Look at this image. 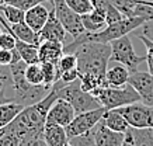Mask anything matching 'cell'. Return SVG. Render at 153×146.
Here are the masks:
<instances>
[{
  "mask_svg": "<svg viewBox=\"0 0 153 146\" xmlns=\"http://www.w3.org/2000/svg\"><path fill=\"white\" fill-rule=\"evenodd\" d=\"M58 99L59 97L56 94V91L52 89L45 99H42L35 104L24 107V110L16 117L13 122L4 128H0V133L11 132L19 135L20 138L27 136V135H35V133H44V127L47 124L49 108Z\"/></svg>",
  "mask_w": 153,
  "mask_h": 146,
  "instance_id": "1",
  "label": "cell"
},
{
  "mask_svg": "<svg viewBox=\"0 0 153 146\" xmlns=\"http://www.w3.org/2000/svg\"><path fill=\"white\" fill-rule=\"evenodd\" d=\"M148 19L145 17H124L122 20L117 21L114 24L107 25L105 28H102L98 33H88L84 31L83 34H80L79 37L73 38V41L63 47V52L65 53H73L76 49L84 44L88 42H100V44H110L114 39L128 35L129 33L138 30L143 23H146Z\"/></svg>",
  "mask_w": 153,
  "mask_h": 146,
  "instance_id": "2",
  "label": "cell"
},
{
  "mask_svg": "<svg viewBox=\"0 0 153 146\" xmlns=\"http://www.w3.org/2000/svg\"><path fill=\"white\" fill-rule=\"evenodd\" d=\"M77 56V69L80 75L93 73L105 79L107 65L111 58V45L100 42H88L73 52Z\"/></svg>",
  "mask_w": 153,
  "mask_h": 146,
  "instance_id": "3",
  "label": "cell"
},
{
  "mask_svg": "<svg viewBox=\"0 0 153 146\" xmlns=\"http://www.w3.org/2000/svg\"><path fill=\"white\" fill-rule=\"evenodd\" d=\"M25 69H27V63L23 59L10 65V72H11L14 87V103L23 104L24 107L41 101L52 90V87L45 84H31L25 79Z\"/></svg>",
  "mask_w": 153,
  "mask_h": 146,
  "instance_id": "4",
  "label": "cell"
},
{
  "mask_svg": "<svg viewBox=\"0 0 153 146\" xmlns=\"http://www.w3.org/2000/svg\"><path fill=\"white\" fill-rule=\"evenodd\" d=\"M52 89L56 91L59 99L66 100L73 105L76 114L87 113V111H93V110L102 107L97 97H94L91 93L84 91L82 89L80 79L73 82V83H69V84H65L62 82H56L55 84L52 86Z\"/></svg>",
  "mask_w": 153,
  "mask_h": 146,
  "instance_id": "5",
  "label": "cell"
},
{
  "mask_svg": "<svg viewBox=\"0 0 153 146\" xmlns=\"http://www.w3.org/2000/svg\"><path fill=\"white\" fill-rule=\"evenodd\" d=\"M91 94L97 97L100 104L105 110H115L140 101V96L129 83L121 87H110V86L97 87L91 91Z\"/></svg>",
  "mask_w": 153,
  "mask_h": 146,
  "instance_id": "6",
  "label": "cell"
},
{
  "mask_svg": "<svg viewBox=\"0 0 153 146\" xmlns=\"http://www.w3.org/2000/svg\"><path fill=\"white\" fill-rule=\"evenodd\" d=\"M110 45H111V58H110V61L124 65L131 73L138 72L139 65L146 61V55L145 56L136 55L134 45L131 42L129 35H124V37L118 38V39H114L112 42H110Z\"/></svg>",
  "mask_w": 153,
  "mask_h": 146,
  "instance_id": "7",
  "label": "cell"
},
{
  "mask_svg": "<svg viewBox=\"0 0 153 146\" xmlns=\"http://www.w3.org/2000/svg\"><path fill=\"white\" fill-rule=\"evenodd\" d=\"M117 110L126 119L131 128H136V129L153 128V107L150 105L138 101V103L120 107Z\"/></svg>",
  "mask_w": 153,
  "mask_h": 146,
  "instance_id": "8",
  "label": "cell"
},
{
  "mask_svg": "<svg viewBox=\"0 0 153 146\" xmlns=\"http://www.w3.org/2000/svg\"><path fill=\"white\" fill-rule=\"evenodd\" d=\"M52 4H53V9H55L56 17L59 19L60 24L63 25V28L66 30L68 34H70L73 38H76L86 31L83 21H82V16L74 13L73 10L68 6L66 0H52Z\"/></svg>",
  "mask_w": 153,
  "mask_h": 146,
  "instance_id": "9",
  "label": "cell"
},
{
  "mask_svg": "<svg viewBox=\"0 0 153 146\" xmlns=\"http://www.w3.org/2000/svg\"><path fill=\"white\" fill-rule=\"evenodd\" d=\"M105 111L107 110L104 108V107H101V108L93 110V111L76 114V117L73 118V121L65 128L69 139L73 136L83 135L86 132H90L102 119V115H104Z\"/></svg>",
  "mask_w": 153,
  "mask_h": 146,
  "instance_id": "10",
  "label": "cell"
},
{
  "mask_svg": "<svg viewBox=\"0 0 153 146\" xmlns=\"http://www.w3.org/2000/svg\"><path fill=\"white\" fill-rule=\"evenodd\" d=\"M128 83L138 91L142 103L153 107V76L149 72L138 70L131 73Z\"/></svg>",
  "mask_w": 153,
  "mask_h": 146,
  "instance_id": "11",
  "label": "cell"
},
{
  "mask_svg": "<svg viewBox=\"0 0 153 146\" xmlns=\"http://www.w3.org/2000/svg\"><path fill=\"white\" fill-rule=\"evenodd\" d=\"M74 117H76V113H74L73 105L63 99H58L49 108L47 122H53L66 128L73 121Z\"/></svg>",
  "mask_w": 153,
  "mask_h": 146,
  "instance_id": "12",
  "label": "cell"
},
{
  "mask_svg": "<svg viewBox=\"0 0 153 146\" xmlns=\"http://www.w3.org/2000/svg\"><path fill=\"white\" fill-rule=\"evenodd\" d=\"M66 30L63 28V25L60 24L59 19L56 17L55 9L52 7L49 10V16L45 25L42 27V30L38 33L39 35V41H55V42H65L66 38Z\"/></svg>",
  "mask_w": 153,
  "mask_h": 146,
  "instance_id": "13",
  "label": "cell"
},
{
  "mask_svg": "<svg viewBox=\"0 0 153 146\" xmlns=\"http://www.w3.org/2000/svg\"><path fill=\"white\" fill-rule=\"evenodd\" d=\"M91 132H93L94 141H96L97 146H121L122 141H124V135H125L121 132L111 131L110 128H107L104 125L102 121H100L91 129Z\"/></svg>",
  "mask_w": 153,
  "mask_h": 146,
  "instance_id": "14",
  "label": "cell"
},
{
  "mask_svg": "<svg viewBox=\"0 0 153 146\" xmlns=\"http://www.w3.org/2000/svg\"><path fill=\"white\" fill-rule=\"evenodd\" d=\"M63 47L62 42L55 41H42L38 45V59L39 63L51 62V63H59L60 58L63 56Z\"/></svg>",
  "mask_w": 153,
  "mask_h": 146,
  "instance_id": "15",
  "label": "cell"
},
{
  "mask_svg": "<svg viewBox=\"0 0 153 146\" xmlns=\"http://www.w3.org/2000/svg\"><path fill=\"white\" fill-rule=\"evenodd\" d=\"M48 16H49V10L42 4H37L31 7L30 10L25 11V19H24V23L27 24L30 28L35 31V33H39L42 30V27L45 25L48 20Z\"/></svg>",
  "mask_w": 153,
  "mask_h": 146,
  "instance_id": "16",
  "label": "cell"
},
{
  "mask_svg": "<svg viewBox=\"0 0 153 146\" xmlns=\"http://www.w3.org/2000/svg\"><path fill=\"white\" fill-rule=\"evenodd\" d=\"M44 139L48 146H65L69 141L65 127H60L58 124L47 122L44 127Z\"/></svg>",
  "mask_w": 153,
  "mask_h": 146,
  "instance_id": "17",
  "label": "cell"
},
{
  "mask_svg": "<svg viewBox=\"0 0 153 146\" xmlns=\"http://www.w3.org/2000/svg\"><path fill=\"white\" fill-rule=\"evenodd\" d=\"M84 30L88 33H98L107 27V16L102 9L94 7V10L88 14L82 16Z\"/></svg>",
  "mask_w": 153,
  "mask_h": 146,
  "instance_id": "18",
  "label": "cell"
},
{
  "mask_svg": "<svg viewBox=\"0 0 153 146\" xmlns=\"http://www.w3.org/2000/svg\"><path fill=\"white\" fill-rule=\"evenodd\" d=\"M14 103V87L10 66H0V103Z\"/></svg>",
  "mask_w": 153,
  "mask_h": 146,
  "instance_id": "19",
  "label": "cell"
},
{
  "mask_svg": "<svg viewBox=\"0 0 153 146\" xmlns=\"http://www.w3.org/2000/svg\"><path fill=\"white\" fill-rule=\"evenodd\" d=\"M131 72L126 69L124 65H118L114 67H110L105 73V82L107 86L110 87H121V86L128 84Z\"/></svg>",
  "mask_w": 153,
  "mask_h": 146,
  "instance_id": "20",
  "label": "cell"
},
{
  "mask_svg": "<svg viewBox=\"0 0 153 146\" xmlns=\"http://www.w3.org/2000/svg\"><path fill=\"white\" fill-rule=\"evenodd\" d=\"M102 122L105 125L107 128H110L111 131H115V132H121V133H125L128 131V122H126V119L120 113H118V110H107L104 115H102Z\"/></svg>",
  "mask_w": 153,
  "mask_h": 146,
  "instance_id": "21",
  "label": "cell"
},
{
  "mask_svg": "<svg viewBox=\"0 0 153 146\" xmlns=\"http://www.w3.org/2000/svg\"><path fill=\"white\" fill-rule=\"evenodd\" d=\"M24 110L23 104L19 103H0V128L7 127L9 124H11L16 119V117L19 115Z\"/></svg>",
  "mask_w": 153,
  "mask_h": 146,
  "instance_id": "22",
  "label": "cell"
},
{
  "mask_svg": "<svg viewBox=\"0 0 153 146\" xmlns=\"http://www.w3.org/2000/svg\"><path fill=\"white\" fill-rule=\"evenodd\" d=\"M16 49L20 53V56L27 65L31 63H39L38 59V45L35 44H30V42H24L17 39L16 41Z\"/></svg>",
  "mask_w": 153,
  "mask_h": 146,
  "instance_id": "23",
  "label": "cell"
},
{
  "mask_svg": "<svg viewBox=\"0 0 153 146\" xmlns=\"http://www.w3.org/2000/svg\"><path fill=\"white\" fill-rule=\"evenodd\" d=\"M41 67H42V73H44V84L45 86L52 87L56 82H59L60 75H62L59 63L44 62V63H41Z\"/></svg>",
  "mask_w": 153,
  "mask_h": 146,
  "instance_id": "24",
  "label": "cell"
},
{
  "mask_svg": "<svg viewBox=\"0 0 153 146\" xmlns=\"http://www.w3.org/2000/svg\"><path fill=\"white\" fill-rule=\"evenodd\" d=\"M0 13L3 14V17L10 24L24 23V19H25V11L24 10L19 9V7H14V6H10V4L0 6Z\"/></svg>",
  "mask_w": 153,
  "mask_h": 146,
  "instance_id": "25",
  "label": "cell"
},
{
  "mask_svg": "<svg viewBox=\"0 0 153 146\" xmlns=\"http://www.w3.org/2000/svg\"><path fill=\"white\" fill-rule=\"evenodd\" d=\"M132 132L135 138V146H153V128H132Z\"/></svg>",
  "mask_w": 153,
  "mask_h": 146,
  "instance_id": "26",
  "label": "cell"
},
{
  "mask_svg": "<svg viewBox=\"0 0 153 146\" xmlns=\"http://www.w3.org/2000/svg\"><path fill=\"white\" fill-rule=\"evenodd\" d=\"M25 79H27L31 84H35V86L44 84V73H42L41 63H31V65H27V69H25Z\"/></svg>",
  "mask_w": 153,
  "mask_h": 146,
  "instance_id": "27",
  "label": "cell"
},
{
  "mask_svg": "<svg viewBox=\"0 0 153 146\" xmlns=\"http://www.w3.org/2000/svg\"><path fill=\"white\" fill-rule=\"evenodd\" d=\"M66 3L74 13L80 16L88 14L94 10V4L91 0H66Z\"/></svg>",
  "mask_w": 153,
  "mask_h": 146,
  "instance_id": "28",
  "label": "cell"
},
{
  "mask_svg": "<svg viewBox=\"0 0 153 146\" xmlns=\"http://www.w3.org/2000/svg\"><path fill=\"white\" fill-rule=\"evenodd\" d=\"M70 145L72 146H97L96 145V141H94L93 132H86L83 135H79V136H73L69 139Z\"/></svg>",
  "mask_w": 153,
  "mask_h": 146,
  "instance_id": "29",
  "label": "cell"
},
{
  "mask_svg": "<svg viewBox=\"0 0 153 146\" xmlns=\"http://www.w3.org/2000/svg\"><path fill=\"white\" fill-rule=\"evenodd\" d=\"M44 1H51L52 3V0H6V4L14 6V7H19V9L27 11L31 7H34V6H37V4H41Z\"/></svg>",
  "mask_w": 153,
  "mask_h": 146,
  "instance_id": "30",
  "label": "cell"
},
{
  "mask_svg": "<svg viewBox=\"0 0 153 146\" xmlns=\"http://www.w3.org/2000/svg\"><path fill=\"white\" fill-rule=\"evenodd\" d=\"M60 72H66L70 69H76L77 67V56L74 53H63V56L59 61Z\"/></svg>",
  "mask_w": 153,
  "mask_h": 146,
  "instance_id": "31",
  "label": "cell"
},
{
  "mask_svg": "<svg viewBox=\"0 0 153 146\" xmlns=\"http://www.w3.org/2000/svg\"><path fill=\"white\" fill-rule=\"evenodd\" d=\"M20 146H48L45 139H44V133H35V135H27V136L21 138Z\"/></svg>",
  "mask_w": 153,
  "mask_h": 146,
  "instance_id": "32",
  "label": "cell"
},
{
  "mask_svg": "<svg viewBox=\"0 0 153 146\" xmlns=\"http://www.w3.org/2000/svg\"><path fill=\"white\" fill-rule=\"evenodd\" d=\"M16 41L17 38L14 37L11 33L9 31H3L1 35H0V48L1 49H9V51H13L16 49Z\"/></svg>",
  "mask_w": 153,
  "mask_h": 146,
  "instance_id": "33",
  "label": "cell"
},
{
  "mask_svg": "<svg viewBox=\"0 0 153 146\" xmlns=\"http://www.w3.org/2000/svg\"><path fill=\"white\" fill-rule=\"evenodd\" d=\"M21 138L11 132L0 133V146H20Z\"/></svg>",
  "mask_w": 153,
  "mask_h": 146,
  "instance_id": "34",
  "label": "cell"
},
{
  "mask_svg": "<svg viewBox=\"0 0 153 146\" xmlns=\"http://www.w3.org/2000/svg\"><path fill=\"white\" fill-rule=\"evenodd\" d=\"M79 79H80V72H79V69L76 67V69H70V70L62 72L59 82L65 83V84H69V83H73V82L79 80Z\"/></svg>",
  "mask_w": 153,
  "mask_h": 146,
  "instance_id": "35",
  "label": "cell"
},
{
  "mask_svg": "<svg viewBox=\"0 0 153 146\" xmlns=\"http://www.w3.org/2000/svg\"><path fill=\"white\" fill-rule=\"evenodd\" d=\"M139 28L140 30L138 31V34H142V35L148 37L149 39L153 41V19H150V20H148L146 23H143Z\"/></svg>",
  "mask_w": 153,
  "mask_h": 146,
  "instance_id": "36",
  "label": "cell"
},
{
  "mask_svg": "<svg viewBox=\"0 0 153 146\" xmlns=\"http://www.w3.org/2000/svg\"><path fill=\"white\" fill-rule=\"evenodd\" d=\"M13 63V51L0 48V66H10Z\"/></svg>",
  "mask_w": 153,
  "mask_h": 146,
  "instance_id": "37",
  "label": "cell"
},
{
  "mask_svg": "<svg viewBox=\"0 0 153 146\" xmlns=\"http://www.w3.org/2000/svg\"><path fill=\"white\" fill-rule=\"evenodd\" d=\"M121 146H135V138H134V132H132V128H128V131L125 132L124 135V141H122V145Z\"/></svg>",
  "mask_w": 153,
  "mask_h": 146,
  "instance_id": "38",
  "label": "cell"
},
{
  "mask_svg": "<svg viewBox=\"0 0 153 146\" xmlns=\"http://www.w3.org/2000/svg\"><path fill=\"white\" fill-rule=\"evenodd\" d=\"M146 63L149 67V73L153 76V53H146Z\"/></svg>",
  "mask_w": 153,
  "mask_h": 146,
  "instance_id": "39",
  "label": "cell"
},
{
  "mask_svg": "<svg viewBox=\"0 0 153 146\" xmlns=\"http://www.w3.org/2000/svg\"><path fill=\"white\" fill-rule=\"evenodd\" d=\"M138 3H145V4L150 6V7H153V1H145V0H140V1H138Z\"/></svg>",
  "mask_w": 153,
  "mask_h": 146,
  "instance_id": "40",
  "label": "cell"
},
{
  "mask_svg": "<svg viewBox=\"0 0 153 146\" xmlns=\"http://www.w3.org/2000/svg\"><path fill=\"white\" fill-rule=\"evenodd\" d=\"M65 146H72V145H70V142L68 141V142H66V143H65Z\"/></svg>",
  "mask_w": 153,
  "mask_h": 146,
  "instance_id": "41",
  "label": "cell"
},
{
  "mask_svg": "<svg viewBox=\"0 0 153 146\" xmlns=\"http://www.w3.org/2000/svg\"><path fill=\"white\" fill-rule=\"evenodd\" d=\"M1 33H3V31H1V28H0V35H1Z\"/></svg>",
  "mask_w": 153,
  "mask_h": 146,
  "instance_id": "42",
  "label": "cell"
}]
</instances>
